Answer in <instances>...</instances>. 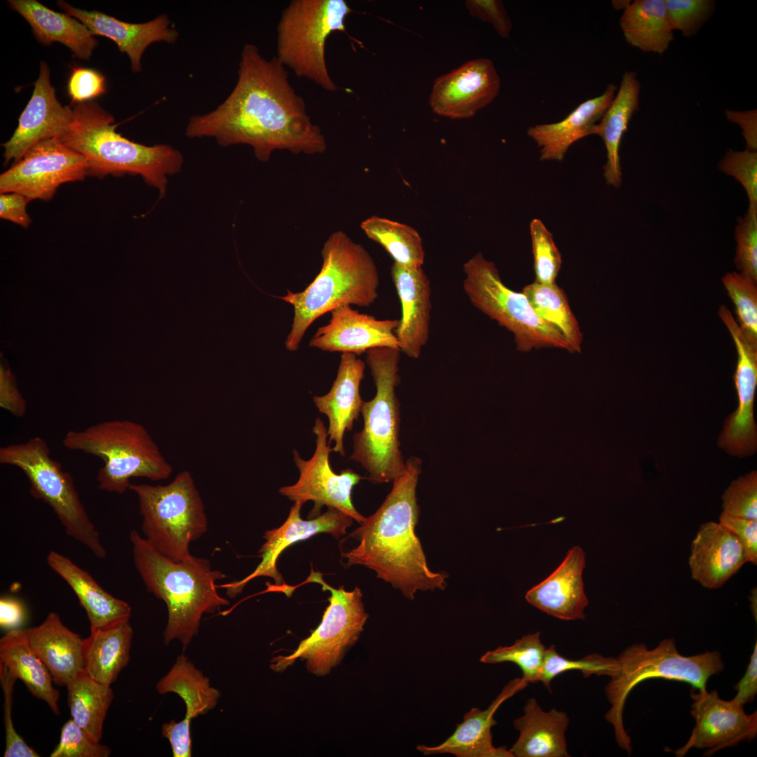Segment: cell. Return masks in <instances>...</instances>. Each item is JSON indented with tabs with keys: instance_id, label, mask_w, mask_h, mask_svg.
Returning a JSON list of instances; mask_svg holds the SVG:
<instances>
[{
	"instance_id": "13",
	"label": "cell",
	"mask_w": 757,
	"mask_h": 757,
	"mask_svg": "<svg viewBox=\"0 0 757 757\" xmlns=\"http://www.w3.org/2000/svg\"><path fill=\"white\" fill-rule=\"evenodd\" d=\"M305 582L318 583L323 591H329V604L320 624L311 635L302 640L291 655L273 657L270 667L281 672L301 659L306 661L308 671L323 676L339 664L348 648L358 641L369 615L358 587L351 591L345 590L343 586L334 588L324 581L320 572L313 568Z\"/></svg>"
},
{
	"instance_id": "24",
	"label": "cell",
	"mask_w": 757,
	"mask_h": 757,
	"mask_svg": "<svg viewBox=\"0 0 757 757\" xmlns=\"http://www.w3.org/2000/svg\"><path fill=\"white\" fill-rule=\"evenodd\" d=\"M749 562L739 538L719 522L702 524L691 544L692 578L709 589L721 587Z\"/></svg>"
},
{
	"instance_id": "5",
	"label": "cell",
	"mask_w": 757,
	"mask_h": 757,
	"mask_svg": "<svg viewBox=\"0 0 757 757\" xmlns=\"http://www.w3.org/2000/svg\"><path fill=\"white\" fill-rule=\"evenodd\" d=\"M322 265L315 279L301 292L278 298L291 304L294 318L285 341L287 350H298L302 339L320 316L344 305L369 306L378 297L379 276L369 252L346 233H332L321 250Z\"/></svg>"
},
{
	"instance_id": "10",
	"label": "cell",
	"mask_w": 757,
	"mask_h": 757,
	"mask_svg": "<svg viewBox=\"0 0 757 757\" xmlns=\"http://www.w3.org/2000/svg\"><path fill=\"white\" fill-rule=\"evenodd\" d=\"M0 463L20 469L29 482L30 494L45 502L56 514L67 534L86 546L96 557L107 550L90 520L71 475L50 456L46 442L34 437L0 448Z\"/></svg>"
},
{
	"instance_id": "27",
	"label": "cell",
	"mask_w": 757,
	"mask_h": 757,
	"mask_svg": "<svg viewBox=\"0 0 757 757\" xmlns=\"http://www.w3.org/2000/svg\"><path fill=\"white\" fill-rule=\"evenodd\" d=\"M364 368V362L356 355L342 353L332 388L322 396L313 397L318 410L328 418V444L334 442L332 451L341 456L345 455L344 433L352 430L354 421L361 413L363 401L360 386Z\"/></svg>"
},
{
	"instance_id": "57",
	"label": "cell",
	"mask_w": 757,
	"mask_h": 757,
	"mask_svg": "<svg viewBox=\"0 0 757 757\" xmlns=\"http://www.w3.org/2000/svg\"><path fill=\"white\" fill-rule=\"evenodd\" d=\"M734 700L742 705L751 702L757 694V643H755L746 671L734 688Z\"/></svg>"
},
{
	"instance_id": "11",
	"label": "cell",
	"mask_w": 757,
	"mask_h": 757,
	"mask_svg": "<svg viewBox=\"0 0 757 757\" xmlns=\"http://www.w3.org/2000/svg\"><path fill=\"white\" fill-rule=\"evenodd\" d=\"M352 10L344 0H294L282 13L277 28V56L296 76L335 92L325 61V44L334 32H345Z\"/></svg>"
},
{
	"instance_id": "39",
	"label": "cell",
	"mask_w": 757,
	"mask_h": 757,
	"mask_svg": "<svg viewBox=\"0 0 757 757\" xmlns=\"http://www.w3.org/2000/svg\"><path fill=\"white\" fill-rule=\"evenodd\" d=\"M522 292L537 315L557 329L568 343L571 353H580L582 334L564 291L557 284L533 282Z\"/></svg>"
},
{
	"instance_id": "44",
	"label": "cell",
	"mask_w": 757,
	"mask_h": 757,
	"mask_svg": "<svg viewBox=\"0 0 757 757\" xmlns=\"http://www.w3.org/2000/svg\"><path fill=\"white\" fill-rule=\"evenodd\" d=\"M530 233L535 282L546 285L555 283L561 268V255L554 242L552 234L538 219L531 221Z\"/></svg>"
},
{
	"instance_id": "9",
	"label": "cell",
	"mask_w": 757,
	"mask_h": 757,
	"mask_svg": "<svg viewBox=\"0 0 757 757\" xmlns=\"http://www.w3.org/2000/svg\"><path fill=\"white\" fill-rule=\"evenodd\" d=\"M142 517L144 538L175 561L192 557L189 546L207 530L205 506L191 472H179L166 485L131 484Z\"/></svg>"
},
{
	"instance_id": "18",
	"label": "cell",
	"mask_w": 757,
	"mask_h": 757,
	"mask_svg": "<svg viewBox=\"0 0 757 757\" xmlns=\"http://www.w3.org/2000/svg\"><path fill=\"white\" fill-rule=\"evenodd\" d=\"M718 313L734 340L738 357L734 374L738 406L726 419L718 443L731 455L746 456L755 453L757 447L756 425L753 417L757 386V349L746 341L727 306H721Z\"/></svg>"
},
{
	"instance_id": "53",
	"label": "cell",
	"mask_w": 757,
	"mask_h": 757,
	"mask_svg": "<svg viewBox=\"0 0 757 757\" xmlns=\"http://www.w3.org/2000/svg\"><path fill=\"white\" fill-rule=\"evenodd\" d=\"M719 523L734 533L744 547L749 562L757 563V519L738 517L722 512Z\"/></svg>"
},
{
	"instance_id": "37",
	"label": "cell",
	"mask_w": 757,
	"mask_h": 757,
	"mask_svg": "<svg viewBox=\"0 0 757 757\" xmlns=\"http://www.w3.org/2000/svg\"><path fill=\"white\" fill-rule=\"evenodd\" d=\"M159 694L174 693L186 705L185 718L192 720L207 713L217 704L220 692L185 655H179L170 669L156 684Z\"/></svg>"
},
{
	"instance_id": "25",
	"label": "cell",
	"mask_w": 757,
	"mask_h": 757,
	"mask_svg": "<svg viewBox=\"0 0 757 757\" xmlns=\"http://www.w3.org/2000/svg\"><path fill=\"white\" fill-rule=\"evenodd\" d=\"M528 684L522 677L509 681L486 709L472 708L465 714L463 721L444 742L432 746L419 744L416 749L425 756L451 753L457 757H513L505 746L493 745L491 730L497 724L493 716L498 707Z\"/></svg>"
},
{
	"instance_id": "34",
	"label": "cell",
	"mask_w": 757,
	"mask_h": 757,
	"mask_svg": "<svg viewBox=\"0 0 757 757\" xmlns=\"http://www.w3.org/2000/svg\"><path fill=\"white\" fill-rule=\"evenodd\" d=\"M132 636L129 619L91 630L84 639V672L111 686L128 664Z\"/></svg>"
},
{
	"instance_id": "33",
	"label": "cell",
	"mask_w": 757,
	"mask_h": 757,
	"mask_svg": "<svg viewBox=\"0 0 757 757\" xmlns=\"http://www.w3.org/2000/svg\"><path fill=\"white\" fill-rule=\"evenodd\" d=\"M640 83L635 71H625L618 93L610 107L593 129L599 135L606 149V163L603 166L606 183L619 188L622 182L620 146L633 114L639 104Z\"/></svg>"
},
{
	"instance_id": "46",
	"label": "cell",
	"mask_w": 757,
	"mask_h": 757,
	"mask_svg": "<svg viewBox=\"0 0 757 757\" xmlns=\"http://www.w3.org/2000/svg\"><path fill=\"white\" fill-rule=\"evenodd\" d=\"M111 749L101 744L72 718L61 728L60 741L50 757H108Z\"/></svg>"
},
{
	"instance_id": "31",
	"label": "cell",
	"mask_w": 757,
	"mask_h": 757,
	"mask_svg": "<svg viewBox=\"0 0 757 757\" xmlns=\"http://www.w3.org/2000/svg\"><path fill=\"white\" fill-rule=\"evenodd\" d=\"M47 564L78 597L86 613L90 631L130 618L131 607L127 602L105 591L88 572L68 557L51 551L47 556Z\"/></svg>"
},
{
	"instance_id": "14",
	"label": "cell",
	"mask_w": 757,
	"mask_h": 757,
	"mask_svg": "<svg viewBox=\"0 0 757 757\" xmlns=\"http://www.w3.org/2000/svg\"><path fill=\"white\" fill-rule=\"evenodd\" d=\"M316 436V447L308 460L302 458L298 451H293L294 461L299 471V477L292 485L282 486L279 493L294 502L304 504L311 500L314 507L310 517L319 515L322 507L336 508L362 524L366 517L357 512L352 501L353 487L362 477L351 469L336 474L329 463L332 448L327 442V429L319 418L313 428Z\"/></svg>"
},
{
	"instance_id": "8",
	"label": "cell",
	"mask_w": 757,
	"mask_h": 757,
	"mask_svg": "<svg viewBox=\"0 0 757 757\" xmlns=\"http://www.w3.org/2000/svg\"><path fill=\"white\" fill-rule=\"evenodd\" d=\"M620 669L605 687L610 709L605 718L614 729L618 746L629 756L631 738L623 723V709L632 689L645 680L662 678L690 684L698 691L706 690L708 679L724 669L721 653L706 652L683 656L678 651L674 640H662L653 649L642 643L626 648L617 657Z\"/></svg>"
},
{
	"instance_id": "26",
	"label": "cell",
	"mask_w": 757,
	"mask_h": 757,
	"mask_svg": "<svg viewBox=\"0 0 757 757\" xmlns=\"http://www.w3.org/2000/svg\"><path fill=\"white\" fill-rule=\"evenodd\" d=\"M585 552L571 548L559 567L526 594V601L548 615L565 620H583L589 601L584 592Z\"/></svg>"
},
{
	"instance_id": "38",
	"label": "cell",
	"mask_w": 757,
	"mask_h": 757,
	"mask_svg": "<svg viewBox=\"0 0 757 757\" xmlns=\"http://www.w3.org/2000/svg\"><path fill=\"white\" fill-rule=\"evenodd\" d=\"M67 688L71 718L100 741L103 724L114 698L111 686L99 683L83 672Z\"/></svg>"
},
{
	"instance_id": "51",
	"label": "cell",
	"mask_w": 757,
	"mask_h": 757,
	"mask_svg": "<svg viewBox=\"0 0 757 757\" xmlns=\"http://www.w3.org/2000/svg\"><path fill=\"white\" fill-rule=\"evenodd\" d=\"M105 91V78L99 71L83 67L72 70L68 82V93L73 102H84Z\"/></svg>"
},
{
	"instance_id": "7",
	"label": "cell",
	"mask_w": 757,
	"mask_h": 757,
	"mask_svg": "<svg viewBox=\"0 0 757 757\" xmlns=\"http://www.w3.org/2000/svg\"><path fill=\"white\" fill-rule=\"evenodd\" d=\"M62 444L102 460L104 465L97 475L101 491L122 494L129 489L132 478L160 481L172 472V466L148 430L132 421L108 420L81 430H69Z\"/></svg>"
},
{
	"instance_id": "59",
	"label": "cell",
	"mask_w": 757,
	"mask_h": 757,
	"mask_svg": "<svg viewBox=\"0 0 757 757\" xmlns=\"http://www.w3.org/2000/svg\"><path fill=\"white\" fill-rule=\"evenodd\" d=\"M24 620V610L20 603L11 598L0 601V625L9 630L19 629Z\"/></svg>"
},
{
	"instance_id": "16",
	"label": "cell",
	"mask_w": 757,
	"mask_h": 757,
	"mask_svg": "<svg viewBox=\"0 0 757 757\" xmlns=\"http://www.w3.org/2000/svg\"><path fill=\"white\" fill-rule=\"evenodd\" d=\"M303 505L301 502H294L285 521L280 527L264 533L263 538L265 542L259 550L261 561L252 573L240 580L220 586L226 589L229 597H236L250 581L261 576L274 580L275 586H271L270 590L281 592L290 596L294 587L288 586L284 582L276 566L282 552L296 543L322 533L339 539L346 534V529L353 524L352 517L334 507H327L325 513L315 518L304 520L300 514Z\"/></svg>"
},
{
	"instance_id": "42",
	"label": "cell",
	"mask_w": 757,
	"mask_h": 757,
	"mask_svg": "<svg viewBox=\"0 0 757 757\" xmlns=\"http://www.w3.org/2000/svg\"><path fill=\"white\" fill-rule=\"evenodd\" d=\"M722 282L735 305L739 327L746 341L757 349V285L741 273L725 274Z\"/></svg>"
},
{
	"instance_id": "56",
	"label": "cell",
	"mask_w": 757,
	"mask_h": 757,
	"mask_svg": "<svg viewBox=\"0 0 757 757\" xmlns=\"http://www.w3.org/2000/svg\"><path fill=\"white\" fill-rule=\"evenodd\" d=\"M29 201L26 196L18 193H0V217L27 228L32 222L26 210Z\"/></svg>"
},
{
	"instance_id": "12",
	"label": "cell",
	"mask_w": 757,
	"mask_h": 757,
	"mask_svg": "<svg viewBox=\"0 0 757 757\" xmlns=\"http://www.w3.org/2000/svg\"><path fill=\"white\" fill-rule=\"evenodd\" d=\"M463 289L472 304L511 332L519 351L557 348L571 353L562 334L540 318L525 294L507 287L493 261L477 253L463 265Z\"/></svg>"
},
{
	"instance_id": "55",
	"label": "cell",
	"mask_w": 757,
	"mask_h": 757,
	"mask_svg": "<svg viewBox=\"0 0 757 757\" xmlns=\"http://www.w3.org/2000/svg\"><path fill=\"white\" fill-rule=\"evenodd\" d=\"M0 407L14 416L21 418L27 411V404L19 393L12 375L8 369L1 367Z\"/></svg>"
},
{
	"instance_id": "17",
	"label": "cell",
	"mask_w": 757,
	"mask_h": 757,
	"mask_svg": "<svg viewBox=\"0 0 757 757\" xmlns=\"http://www.w3.org/2000/svg\"><path fill=\"white\" fill-rule=\"evenodd\" d=\"M690 714L695 720L692 733L681 747L671 750L683 757L692 748L704 749L710 756L723 749L751 742L757 735V711L747 714L744 706L734 699H721L716 690L691 693Z\"/></svg>"
},
{
	"instance_id": "28",
	"label": "cell",
	"mask_w": 757,
	"mask_h": 757,
	"mask_svg": "<svg viewBox=\"0 0 757 757\" xmlns=\"http://www.w3.org/2000/svg\"><path fill=\"white\" fill-rule=\"evenodd\" d=\"M34 652L51 674L53 683L66 687L84 672V639L67 628L55 612L39 625L24 629Z\"/></svg>"
},
{
	"instance_id": "49",
	"label": "cell",
	"mask_w": 757,
	"mask_h": 757,
	"mask_svg": "<svg viewBox=\"0 0 757 757\" xmlns=\"http://www.w3.org/2000/svg\"><path fill=\"white\" fill-rule=\"evenodd\" d=\"M723 509L730 515L757 519V472L733 480L722 496Z\"/></svg>"
},
{
	"instance_id": "3",
	"label": "cell",
	"mask_w": 757,
	"mask_h": 757,
	"mask_svg": "<svg viewBox=\"0 0 757 757\" xmlns=\"http://www.w3.org/2000/svg\"><path fill=\"white\" fill-rule=\"evenodd\" d=\"M135 566L149 592L168 608L163 641L178 639L185 650L199 631L205 613H214L229 601L217 592V580L226 576L210 562L193 556L175 561L154 548L136 530L131 531Z\"/></svg>"
},
{
	"instance_id": "22",
	"label": "cell",
	"mask_w": 757,
	"mask_h": 757,
	"mask_svg": "<svg viewBox=\"0 0 757 757\" xmlns=\"http://www.w3.org/2000/svg\"><path fill=\"white\" fill-rule=\"evenodd\" d=\"M57 4L65 13L85 25L94 36L111 39L121 53L128 55L131 69L135 73L142 70V57L149 46L156 42L172 44L179 36L166 14L146 22L130 23L99 11L75 8L64 1H58Z\"/></svg>"
},
{
	"instance_id": "45",
	"label": "cell",
	"mask_w": 757,
	"mask_h": 757,
	"mask_svg": "<svg viewBox=\"0 0 757 757\" xmlns=\"http://www.w3.org/2000/svg\"><path fill=\"white\" fill-rule=\"evenodd\" d=\"M667 15L672 30L683 36L695 35L715 9L711 0H664Z\"/></svg>"
},
{
	"instance_id": "41",
	"label": "cell",
	"mask_w": 757,
	"mask_h": 757,
	"mask_svg": "<svg viewBox=\"0 0 757 757\" xmlns=\"http://www.w3.org/2000/svg\"><path fill=\"white\" fill-rule=\"evenodd\" d=\"M539 632L517 639L512 646H500L484 654L480 661L486 664L510 662L519 667L522 678L528 683L540 681L546 648Z\"/></svg>"
},
{
	"instance_id": "61",
	"label": "cell",
	"mask_w": 757,
	"mask_h": 757,
	"mask_svg": "<svg viewBox=\"0 0 757 757\" xmlns=\"http://www.w3.org/2000/svg\"><path fill=\"white\" fill-rule=\"evenodd\" d=\"M630 4V1H613L612 5L615 9H625Z\"/></svg>"
},
{
	"instance_id": "32",
	"label": "cell",
	"mask_w": 757,
	"mask_h": 757,
	"mask_svg": "<svg viewBox=\"0 0 757 757\" xmlns=\"http://www.w3.org/2000/svg\"><path fill=\"white\" fill-rule=\"evenodd\" d=\"M8 4L28 22L36 40L43 44L61 43L81 60H88L98 45L88 27L67 13L53 11L36 0H8Z\"/></svg>"
},
{
	"instance_id": "36",
	"label": "cell",
	"mask_w": 757,
	"mask_h": 757,
	"mask_svg": "<svg viewBox=\"0 0 757 757\" xmlns=\"http://www.w3.org/2000/svg\"><path fill=\"white\" fill-rule=\"evenodd\" d=\"M620 26L627 43L645 53L662 55L674 34L664 0H635L624 10Z\"/></svg>"
},
{
	"instance_id": "47",
	"label": "cell",
	"mask_w": 757,
	"mask_h": 757,
	"mask_svg": "<svg viewBox=\"0 0 757 757\" xmlns=\"http://www.w3.org/2000/svg\"><path fill=\"white\" fill-rule=\"evenodd\" d=\"M735 264L739 272L757 282V211L747 210L737 218Z\"/></svg>"
},
{
	"instance_id": "19",
	"label": "cell",
	"mask_w": 757,
	"mask_h": 757,
	"mask_svg": "<svg viewBox=\"0 0 757 757\" xmlns=\"http://www.w3.org/2000/svg\"><path fill=\"white\" fill-rule=\"evenodd\" d=\"M500 88V80L492 61L475 59L436 79L430 105L439 116L468 118L489 105Z\"/></svg>"
},
{
	"instance_id": "1",
	"label": "cell",
	"mask_w": 757,
	"mask_h": 757,
	"mask_svg": "<svg viewBox=\"0 0 757 757\" xmlns=\"http://www.w3.org/2000/svg\"><path fill=\"white\" fill-rule=\"evenodd\" d=\"M185 133L189 138H213L221 146L249 145L262 162L276 150L318 154L327 149L285 66L276 57L266 59L253 44L243 48L238 79L229 96L211 111L192 116Z\"/></svg>"
},
{
	"instance_id": "15",
	"label": "cell",
	"mask_w": 757,
	"mask_h": 757,
	"mask_svg": "<svg viewBox=\"0 0 757 757\" xmlns=\"http://www.w3.org/2000/svg\"><path fill=\"white\" fill-rule=\"evenodd\" d=\"M88 175L84 156L58 139L43 140L0 175V193L15 192L29 200H51L64 183L81 181Z\"/></svg>"
},
{
	"instance_id": "48",
	"label": "cell",
	"mask_w": 757,
	"mask_h": 757,
	"mask_svg": "<svg viewBox=\"0 0 757 757\" xmlns=\"http://www.w3.org/2000/svg\"><path fill=\"white\" fill-rule=\"evenodd\" d=\"M718 170L736 179L749 198V211H757V152L728 150L719 161Z\"/></svg>"
},
{
	"instance_id": "43",
	"label": "cell",
	"mask_w": 757,
	"mask_h": 757,
	"mask_svg": "<svg viewBox=\"0 0 757 757\" xmlns=\"http://www.w3.org/2000/svg\"><path fill=\"white\" fill-rule=\"evenodd\" d=\"M619 669L616 657L592 653L582 659L571 660L559 655L554 645H552L545 650L540 681L552 693L551 681L565 671L579 670L585 678L593 674L612 677L618 674Z\"/></svg>"
},
{
	"instance_id": "50",
	"label": "cell",
	"mask_w": 757,
	"mask_h": 757,
	"mask_svg": "<svg viewBox=\"0 0 757 757\" xmlns=\"http://www.w3.org/2000/svg\"><path fill=\"white\" fill-rule=\"evenodd\" d=\"M0 679L4 693V722L6 732L4 757H39L40 755L27 744L16 732L12 719L13 691L16 678L0 663Z\"/></svg>"
},
{
	"instance_id": "60",
	"label": "cell",
	"mask_w": 757,
	"mask_h": 757,
	"mask_svg": "<svg viewBox=\"0 0 757 757\" xmlns=\"http://www.w3.org/2000/svg\"><path fill=\"white\" fill-rule=\"evenodd\" d=\"M756 596H757V594H756V588L755 587V589H752V591H751V594L750 595L749 600L751 602V608L752 612L753 613V615H755V618L756 619Z\"/></svg>"
},
{
	"instance_id": "6",
	"label": "cell",
	"mask_w": 757,
	"mask_h": 757,
	"mask_svg": "<svg viewBox=\"0 0 757 757\" xmlns=\"http://www.w3.org/2000/svg\"><path fill=\"white\" fill-rule=\"evenodd\" d=\"M400 350L377 347L368 350L366 362L376 386L372 400L363 402V428L353 437L350 460L365 469L374 484L393 482L402 473L405 463L400 449V402L395 388L400 382Z\"/></svg>"
},
{
	"instance_id": "23",
	"label": "cell",
	"mask_w": 757,
	"mask_h": 757,
	"mask_svg": "<svg viewBox=\"0 0 757 757\" xmlns=\"http://www.w3.org/2000/svg\"><path fill=\"white\" fill-rule=\"evenodd\" d=\"M391 276L402 307L395 335L400 351L410 358L419 357L427 344L430 322L431 287L422 267L394 262Z\"/></svg>"
},
{
	"instance_id": "35",
	"label": "cell",
	"mask_w": 757,
	"mask_h": 757,
	"mask_svg": "<svg viewBox=\"0 0 757 757\" xmlns=\"http://www.w3.org/2000/svg\"><path fill=\"white\" fill-rule=\"evenodd\" d=\"M0 663L16 679L24 683L35 697L44 701L60 715V693L53 687L48 669L29 646L24 629H15L0 639Z\"/></svg>"
},
{
	"instance_id": "40",
	"label": "cell",
	"mask_w": 757,
	"mask_h": 757,
	"mask_svg": "<svg viewBox=\"0 0 757 757\" xmlns=\"http://www.w3.org/2000/svg\"><path fill=\"white\" fill-rule=\"evenodd\" d=\"M371 240L380 244L394 262L409 267H422L425 253L418 231L405 224L388 218L371 216L360 224Z\"/></svg>"
},
{
	"instance_id": "2",
	"label": "cell",
	"mask_w": 757,
	"mask_h": 757,
	"mask_svg": "<svg viewBox=\"0 0 757 757\" xmlns=\"http://www.w3.org/2000/svg\"><path fill=\"white\" fill-rule=\"evenodd\" d=\"M421 460L413 456L393 481L391 491L378 509L349 535L358 544L342 554L346 566L360 565L400 590L409 599L418 591L443 590L448 575L428 565L415 528L419 517L416 486Z\"/></svg>"
},
{
	"instance_id": "20",
	"label": "cell",
	"mask_w": 757,
	"mask_h": 757,
	"mask_svg": "<svg viewBox=\"0 0 757 757\" xmlns=\"http://www.w3.org/2000/svg\"><path fill=\"white\" fill-rule=\"evenodd\" d=\"M73 118L72 108L60 104L50 80V70L45 62L34 83L32 95L21 114L18 125L4 148V165L19 161L37 143L49 139H61Z\"/></svg>"
},
{
	"instance_id": "4",
	"label": "cell",
	"mask_w": 757,
	"mask_h": 757,
	"mask_svg": "<svg viewBox=\"0 0 757 757\" xmlns=\"http://www.w3.org/2000/svg\"><path fill=\"white\" fill-rule=\"evenodd\" d=\"M73 118L60 141L81 154L88 163V175H139L158 189L159 199L167 191L168 177L177 174L184 156L169 144L146 146L116 132L114 117L95 102L77 103Z\"/></svg>"
},
{
	"instance_id": "21",
	"label": "cell",
	"mask_w": 757,
	"mask_h": 757,
	"mask_svg": "<svg viewBox=\"0 0 757 757\" xmlns=\"http://www.w3.org/2000/svg\"><path fill=\"white\" fill-rule=\"evenodd\" d=\"M329 322L320 327L309 346L324 351L357 356L377 347H398L395 335L399 320H377L350 305L334 309Z\"/></svg>"
},
{
	"instance_id": "52",
	"label": "cell",
	"mask_w": 757,
	"mask_h": 757,
	"mask_svg": "<svg viewBox=\"0 0 757 757\" xmlns=\"http://www.w3.org/2000/svg\"><path fill=\"white\" fill-rule=\"evenodd\" d=\"M465 6L472 16L491 23L501 37L510 36L512 22L501 1L468 0Z\"/></svg>"
},
{
	"instance_id": "58",
	"label": "cell",
	"mask_w": 757,
	"mask_h": 757,
	"mask_svg": "<svg viewBox=\"0 0 757 757\" xmlns=\"http://www.w3.org/2000/svg\"><path fill=\"white\" fill-rule=\"evenodd\" d=\"M725 115L728 121L738 124L742 129L747 150H757V110L744 111L726 109Z\"/></svg>"
},
{
	"instance_id": "30",
	"label": "cell",
	"mask_w": 757,
	"mask_h": 757,
	"mask_svg": "<svg viewBox=\"0 0 757 757\" xmlns=\"http://www.w3.org/2000/svg\"><path fill=\"white\" fill-rule=\"evenodd\" d=\"M523 716L513 721L519 731L509 749L513 757H568L565 732L569 718L555 709L544 711L535 698H529Z\"/></svg>"
},
{
	"instance_id": "29",
	"label": "cell",
	"mask_w": 757,
	"mask_h": 757,
	"mask_svg": "<svg viewBox=\"0 0 757 757\" xmlns=\"http://www.w3.org/2000/svg\"><path fill=\"white\" fill-rule=\"evenodd\" d=\"M616 90L617 86L610 83L603 94L582 102L562 121L530 127L527 134L540 148V159L562 161L571 144L592 135L594 125L610 107Z\"/></svg>"
},
{
	"instance_id": "54",
	"label": "cell",
	"mask_w": 757,
	"mask_h": 757,
	"mask_svg": "<svg viewBox=\"0 0 757 757\" xmlns=\"http://www.w3.org/2000/svg\"><path fill=\"white\" fill-rule=\"evenodd\" d=\"M191 720H171L161 727L162 736L168 739L174 757L191 756Z\"/></svg>"
}]
</instances>
